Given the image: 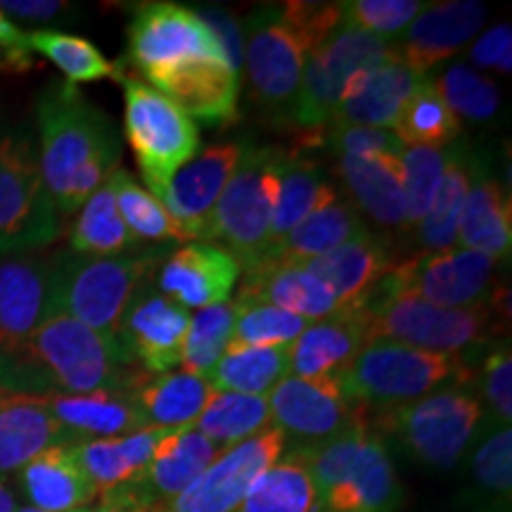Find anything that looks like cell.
<instances>
[{
	"label": "cell",
	"mask_w": 512,
	"mask_h": 512,
	"mask_svg": "<svg viewBox=\"0 0 512 512\" xmlns=\"http://www.w3.org/2000/svg\"><path fill=\"white\" fill-rule=\"evenodd\" d=\"M211 392L214 389L204 377L185 370L164 375H150L143 370L126 394L136 411L143 415L147 427L181 430L195 425Z\"/></svg>",
	"instance_id": "cell-32"
},
{
	"label": "cell",
	"mask_w": 512,
	"mask_h": 512,
	"mask_svg": "<svg viewBox=\"0 0 512 512\" xmlns=\"http://www.w3.org/2000/svg\"><path fill=\"white\" fill-rule=\"evenodd\" d=\"M91 510H81V512H91ZM15 512H43V510H36V508H31V505H27V508H17Z\"/></svg>",
	"instance_id": "cell-59"
},
{
	"label": "cell",
	"mask_w": 512,
	"mask_h": 512,
	"mask_svg": "<svg viewBox=\"0 0 512 512\" xmlns=\"http://www.w3.org/2000/svg\"><path fill=\"white\" fill-rule=\"evenodd\" d=\"M17 486L31 508L43 512H81L100 501L86 472L76 463L72 444L50 446L17 472Z\"/></svg>",
	"instance_id": "cell-27"
},
{
	"label": "cell",
	"mask_w": 512,
	"mask_h": 512,
	"mask_svg": "<svg viewBox=\"0 0 512 512\" xmlns=\"http://www.w3.org/2000/svg\"><path fill=\"white\" fill-rule=\"evenodd\" d=\"M46 399L50 413L76 441L126 437V434L147 430L143 415L136 411L128 394H50Z\"/></svg>",
	"instance_id": "cell-35"
},
{
	"label": "cell",
	"mask_w": 512,
	"mask_h": 512,
	"mask_svg": "<svg viewBox=\"0 0 512 512\" xmlns=\"http://www.w3.org/2000/svg\"><path fill=\"white\" fill-rule=\"evenodd\" d=\"M366 344V325L361 311H339L335 316L313 320L302 335L287 347L290 375L339 377Z\"/></svg>",
	"instance_id": "cell-29"
},
{
	"label": "cell",
	"mask_w": 512,
	"mask_h": 512,
	"mask_svg": "<svg viewBox=\"0 0 512 512\" xmlns=\"http://www.w3.org/2000/svg\"><path fill=\"white\" fill-rule=\"evenodd\" d=\"M470 60L482 69L510 74L512 69V31L510 24H496L475 41L470 48Z\"/></svg>",
	"instance_id": "cell-53"
},
{
	"label": "cell",
	"mask_w": 512,
	"mask_h": 512,
	"mask_svg": "<svg viewBox=\"0 0 512 512\" xmlns=\"http://www.w3.org/2000/svg\"><path fill=\"white\" fill-rule=\"evenodd\" d=\"M460 131L463 124L448 110L434 81L427 76L401 107L394 124V136L406 147H446L460 136Z\"/></svg>",
	"instance_id": "cell-43"
},
{
	"label": "cell",
	"mask_w": 512,
	"mask_h": 512,
	"mask_svg": "<svg viewBox=\"0 0 512 512\" xmlns=\"http://www.w3.org/2000/svg\"><path fill=\"white\" fill-rule=\"evenodd\" d=\"M60 235V216L38 166V147L22 124L0 119V256L29 254Z\"/></svg>",
	"instance_id": "cell-7"
},
{
	"label": "cell",
	"mask_w": 512,
	"mask_h": 512,
	"mask_svg": "<svg viewBox=\"0 0 512 512\" xmlns=\"http://www.w3.org/2000/svg\"><path fill=\"white\" fill-rule=\"evenodd\" d=\"M382 285L389 292L408 294L444 309H470L489 302L501 278L496 259L453 247L446 252H420L399 259Z\"/></svg>",
	"instance_id": "cell-13"
},
{
	"label": "cell",
	"mask_w": 512,
	"mask_h": 512,
	"mask_svg": "<svg viewBox=\"0 0 512 512\" xmlns=\"http://www.w3.org/2000/svg\"><path fill=\"white\" fill-rule=\"evenodd\" d=\"M339 197L337 188L325 181L320 169L309 159L283 155L280 164L278 200H275L271 221V247L285 240L306 216Z\"/></svg>",
	"instance_id": "cell-37"
},
{
	"label": "cell",
	"mask_w": 512,
	"mask_h": 512,
	"mask_svg": "<svg viewBox=\"0 0 512 512\" xmlns=\"http://www.w3.org/2000/svg\"><path fill=\"white\" fill-rule=\"evenodd\" d=\"M472 368L463 354H437L394 342H368L339 375L344 394L366 415L389 413L396 408L439 392L465 387Z\"/></svg>",
	"instance_id": "cell-4"
},
{
	"label": "cell",
	"mask_w": 512,
	"mask_h": 512,
	"mask_svg": "<svg viewBox=\"0 0 512 512\" xmlns=\"http://www.w3.org/2000/svg\"><path fill=\"white\" fill-rule=\"evenodd\" d=\"M147 83L174 105L207 124H228L238 117L240 74L228 62L188 60L145 74Z\"/></svg>",
	"instance_id": "cell-24"
},
{
	"label": "cell",
	"mask_w": 512,
	"mask_h": 512,
	"mask_svg": "<svg viewBox=\"0 0 512 512\" xmlns=\"http://www.w3.org/2000/svg\"><path fill=\"white\" fill-rule=\"evenodd\" d=\"M55 313L53 261L0 256V389L31 337Z\"/></svg>",
	"instance_id": "cell-15"
},
{
	"label": "cell",
	"mask_w": 512,
	"mask_h": 512,
	"mask_svg": "<svg viewBox=\"0 0 512 512\" xmlns=\"http://www.w3.org/2000/svg\"><path fill=\"white\" fill-rule=\"evenodd\" d=\"M238 299L271 304L306 320H323L339 313L335 294L302 266L252 268L245 273V285Z\"/></svg>",
	"instance_id": "cell-33"
},
{
	"label": "cell",
	"mask_w": 512,
	"mask_h": 512,
	"mask_svg": "<svg viewBox=\"0 0 512 512\" xmlns=\"http://www.w3.org/2000/svg\"><path fill=\"white\" fill-rule=\"evenodd\" d=\"M285 446V434L268 427L226 448L181 496L157 512H235L256 479L283 458Z\"/></svg>",
	"instance_id": "cell-17"
},
{
	"label": "cell",
	"mask_w": 512,
	"mask_h": 512,
	"mask_svg": "<svg viewBox=\"0 0 512 512\" xmlns=\"http://www.w3.org/2000/svg\"><path fill=\"white\" fill-rule=\"evenodd\" d=\"M140 373L143 370L128 366L112 342L67 313L55 311L10 368L3 389L41 396L126 394Z\"/></svg>",
	"instance_id": "cell-2"
},
{
	"label": "cell",
	"mask_w": 512,
	"mask_h": 512,
	"mask_svg": "<svg viewBox=\"0 0 512 512\" xmlns=\"http://www.w3.org/2000/svg\"><path fill=\"white\" fill-rule=\"evenodd\" d=\"M245 145L242 140H228L207 147L181 166L157 195L192 242H209L214 209L238 169Z\"/></svg>",
	"instance_id": "cell-19"
},
{
	"label": "cell",
	"mask_w": 512,
	"mask_h": 512,
	"mask_svg": "<svg viewBox=\"0 0 512 512\" xmlns=\"http://www.w3.org/2000/svg\"><path fill=\"white\" fill-rule=\"evenodd\" d=\"M458 245L503 261L512 247V202L508 188L496 178L477 174L467 192L458 223Z\"/></svg>",
	"instance_id": "cell-34"
},
{
	"label": "cell",
	"mask_w": 512,
	"mask_h": 512,
	"mask_svg": "<svg viewBox=\"0 0 512 512\" xmlns=\"http://www.w3.org/2000/svg\"><path fill=\"white\" fill-rule=\"evenodd\" d=\"M368 342H394L406 347L463 354L491 339H508L510 287L498 285L489 302L470 309H444L380 285L361 309Z\"/></svg>",
	"instance_id": "cell-3"
},
{
	"label": "cell",
	"mask_w": 512,
	"mask_h": 512,
	"mask_svg": "<svg viewBox=\"0 0 512 512\" xmlns=\"http://www.w3.org/2000/svg\"><path fill=\"white\" fill-rule=\"evenodd\" d=\"M166 432L169 430L147 427L126 437L81 439L74 441L72 451L76 463L98 489V496L105 498L143 475Z\"/></svg>",
	"instance_id": "cell-31"
},
{
	"label": "cell",
	"mask_w": 512,
	"mask_h": 512,
	"mask_svg": "<svg viewBox=\"0 0 512 512\" xmlns=\"http://www.w3.org/2000/svg\"><path fill=\"white\" fill-rule=\"evenodd\" d=\"M128 57L145 74L188 60L228 62L204 19L178 3L140 5L128 27Z\"/></svg>",
	"instance_id": "cell-16"
},
{
	"label": "cell",
	"mask_w": 512,
	"mask_h": 512,
	"mask_svg": "<svg viewBox=\"0 0 512 512\" xmlns=\"http://www.w3.org/2000/svg\"><path fill=\"white\" fill-rule=\"evenodd\" d=\"M422 8L425 3L418 0H351L342 3V24L389 41L408 29Z\"/></svg>",
	"instance_id": "cell-50"
},
{
	"label": "cell",
	"mask_w": 512,
	"mask_h": 512,
	"mask_svg": "<svg viewBox=\"0 0 512 512\" xmlns=\"http://www.w3.org/2000/svg\"><path fill=\"white\" fill-rule=\"evenodd\" d=\"M482 394L496 425L510 427L512 420V354L505 342L484 358Z\"/></svg>",
	"instance_id": "cell-52"
},
{
	"label": "cell",
	"mask_w": 512,
	"mask_h": 512,
	"mask_svg": "<svg viewBox=\"0 0 512 512\" xmlns=\"http://www.w3.org/2000/svg\"><path fill=\"white\" fill-rule=\"evenodd\" d=\"M287 375V347H228L207 382L214 392L268 396Z\"/></svg>",
	"instance_id": "cell-39"
},
{
	"label": "cell",
	"mask_w": 512,
	"mask_h": 512,
	"mask_svg": "<svg viewBox=\"0 0 512 512\" xmlns=\"http://www.w3.org/2000/svg\"><path fill=\"white\" fill-rule=\"evenodd\" d=\"M366 230L363 216L358 214L354 204L335 197V200L313 211L311 216H306L285 240L268 249V254L254 268L304 266L318 256L332 252V249L342 247L344 242L358 238Z\"/></svg>",
	"instance_id": "cell-30"
},
{
	"label": "cell",
	"mask_w": 512,
	"mask_h": 512,
	"mask_svg": "<svg viewBox=\"0 0 512 512\" xmlns=\"http://www.w3.org/2000/svg\"><path fill=\"white\" fill-rule=\"evenodd\" d=\"M15 510H17V498L12 494L8 482L0 477V512H15Z\"/></svg>",
	"instance_id": "cell-58"
},
{
	"label": "cell",
	"mask_w": 512,
	"mask_h": 512,
	"mask_svg": "<svg viewBox=\"0 0 512 512\" xmlns=\"http://www.w3.org/2000/svg\"><path fill=\"white\" fill-rule=\"evenodd\" d=\"M425 76L394 60L358 72L339 100L330 126L392 128L401 107L415 93Z\"/></svg>",
	"instance_id": "cell-25"
},
{
	"label": "cell",
	"mask_w": 512,
	"mask_h": 512,
	"mask_svg": "<svg viewBox=\"0 0 512 512\" xmlns=\"http://www.w3.org/2000/svg\"><path fill=\"white\" fill-rule=\"evenodd\" d=\"M69 242L74 254L86 256H117L136 245L121 219L110 181L100 185L79 209Z\"/></svg>",
	"instance_id": "cell-41"
},
{
	"label": "cell",
	"mask_w": 512,
	"mask_h": 512,
	"mask_svg": "<svg viewBox=\"0 0 512 512\" xmlns=\"http://www.w3.org/2000/svg\"><path fill=\"white\" fill-rule=\"evenodd\" d=\"M126 95V140L152 195H159L169 178L200 152L195 121L155 86L136 74H121Z\"/></svg>",
	"instance_id": "cell-10"
},
{
	"label": "cell",
	"mask_w": 512,
	"mask_h": 512,
	"mask_svg": "<svg viewBox=\"0 0 512 512\" xmlns=\"http://www.w3.org/2000/svg\"><path fill=\"white\" fill-rule=\"evenodd\" d=\"M197 15L204 19V24L211 29V34L216 36L219 46L226 53L230 67L240 74L242 69V53H245V41H242V29L238 19L230 15L223 8H200L195 10Z\"/></svg>",
	"instance_id": "cell-54"
},
{
	"label": "cell",
	"mask_w": 512,
	"mask_h": 512,
	"mask_svg": "<svg viewBox=\"0 0 512 512\" xmlns=\"http://www.w3.org/2000/svg\"><path fill=\"white\" fill-rule=\"evenodd\" d=\"M470 475L477 491L484 496L505 498L508 503L512 489V430L510 427L496 425L486 437L477 444L472 453Z\"/></svg>",
	"instance_id": "cell-49"
},
{
	"label": "cell",
	"mask_w": 512,
	"mask_h": 512,
	"mask_svg": "<svg viewBox=\"0 0 512 512\" xmlns=\"http://www.w3.org/2000/svg\"><path fill=\"white\" fill-rule=\"evenodd\" d=\"M337 176L358 214L384 230L406 228L399 157H339Z\"/></svg>",
	"instance_id": "cell-28"
},
{
	"label": "cell",
	"mask_w": 512,
	"mask_h": 512,
	"mask_svg": "<svg viewBox=\"0 0 512 512\" xmlns=\"http://www.w3.org/2000/svg\"><path fill=\"white\" fill-rule=\"evenodd\" d=\"M283 150L247 143L211 219V240L252 271L271 249V221L278 200Z\"/></svg>",
	"instance_id": "cell-8"
},
{
	"label": "cell",
	"mask_w": 512,
	"mask_h": 512,
	"mask_svg": "<svg viewBox=\"0 0 512 512\" xmlns=\"http://www.w3.org/2000/svg\"><path fill=\"white\" fill-rule=\"evenodd\" d=\"M484 408L465 387H446L422 399L380 413L370 430L394 432L420 465L437 472L453 470L475 439Z\"/></svg>",
	"instance_id": "cell-9"
},
{
	"label": "cell",
	"mask_w": 512,
	"mask_h": 512,
	"mask_svg": "<svg viewBox=\"0 0 512 512\" xmlns=\"http://www.w3.org/2000/svg\"><path fill=\"white\" fill-rule=\"evenodd\" d=\"M339 157H401L403 145L394 131L368 126H328L323 136Z\"/></svg>",
	"instance_id": "cell-51"
},
{
	"label": "cell",
	"mask_w": 512,
	"mask_h": 512,
	"mask_svg": "<svg viewBox=\"0 0 512 512\" xmlns=\"http://www.w3.org/2000/svg\"><path fill=\"white\" fill-rule=\"evenodd\" d=\"M503 512H510V510H508V508H505V510H503Z\"/></svg>",
	"instance_id": "cell-60"
},
{
	"label": "cell",
	"mask_w": 512,
	"mask_h": 512,
	"mask_svg": "<svg viewBox=\"0 0 512 512\" xmlns=\"http://www.w3.org/2000/svg\"><path fill=\"white\" fill-rule=\"evenodd\" d=\"M394 60L399 57H396L392 41L339 24L306 60L297 102H294L290 117L292 124L311 133L313 140H320L335 117L349 81L358 72Z\"/></svg>",
	"instance_id": "cell-11"
},
{
	"label": "cell",
	"mask_w": 512,
	"mask_h": 512,
	"mask_svg": "<svg viewBox=\"0 0 512 512\" xmlns=\"http://www.w3.org/2000/svg\"><path fill=\"white\" fill-rule=\"evenodd\" d=\"M157 266L155 254L86 256L72 252L57 256L53 259L55 311L88 325L119 349V328L126 309L133 297L155 280Z\"/></svg>",
	"instance_id": "cell-5"
},
{
	"label": "cell",
	"mask_w": 512,
	"mask_h": 512,
	"mask_svg": "<svg viewBox=\"0 0 512 512\" xmlns=\"http://www.w3.org/2000/svg\"><path fill=\"white\" fill-rule=\"evenodd\" d=\"M486 19V5L479 0H446L427 3L408 24L406 34L394 43L396 57L408 69L425 76L437 64L453 57L479 34Z\"/></svg>",
	"instance_id": "cell-22"
},
{
	"label": "cell",
	"mask_w": 512,
	"mask_h": 512,
	"mask_svg": "<svg viewBox=\"0 0 512 512\" xmlns=\"http://www.w3.org/2000/svg\"><path fill=\"white\" fill-rule=\"evenodd\" d=\"M91 512H140V510L133 508V505L128 503L124 496L110 494V496L100 498V505L98 508H93Z\"/></svg>",
	"instance_id": "cell-57"
},
{
	"label": "cell",
	"mask_w": 512,
	"mask_h": 512,
	"mask_svg": "<svg viewBox=\"0 0 512 512\" xmlns=\"http://www.w3.org/2000/svg\"><path fill=\"white\" fill-rule=\"evenodd\" d=\"M434 88L458 119L475 121V124L491 121L501 107L496 83L463 62L448 67L439 81H434Z\"/></svg>",
	"instance_id": "cell-48"
},
{
	"label": "cell",
	"mask_w": 512,
	"mask_h": 512,
	"mask_svg": "<svg viewBox=\"0 0 512 512\" xmlns=\"http://www.w3.org/2000/svg\"><path fill=\"white\" fill-rule=\"evenodd\" d=\"M252 100L273 117H292L306 60L313 53L311 43L292 27L280 8H261L249 15L242 29Z\"/></svg>",
	"instance_id": "cell-12"
},
{
	"label": "cell",
	"mask_w": 512,
	"mask_h": 512,
	"mask_svg": "<svg viewBox=\"0 0 512 512\" xmlns=\"http://www.w3.org/2000/svg\"><path fill=\"white\" fill-rule=\"evenodd\" d=\"M403 202H406V228H415L430 211L441 178L448 164L446 147H403Z\"/></svg>",
	"instance_id": "cell-47"
},
{
	"label": "cell",
	"mask_w": 512,
	"mask_h": 512,
	"mask_svg": "<svg viewBox=\"0 0 512 512\" xmlns=\"http://www.w3.org/2000/svg\"><path fill=\"white\" fill-rule=\"evenodd\" d=\"M41 394L0 389V477L19 472L50 446L74 444Z\"/></svg>",
	"instance_id": "cell-26"
},
{
	"label": "cell",
	"mask_w": 512,
	"mask_h": 512,
	"mask_svg": "<svg viewBox=\"0 0 512 512\" xmlns=\"http://www.w3.org/2000/svg\"><path fill=\"white\" fill-rule=\"evenodd\" d=\"M195 427L221 451L271 427L268 396L211 392Z\"/></svg>",
	"instance_id": "cell-40"
},
{
	"label": "cell",
	"mask_w": 512,
	"mask_h": 512,
	"mask_svg": "<svg viewBox=\"0 0 512 512\" xmlns=\"http://www.w3.org/2000/svg\"><path fill=\"white\" fill-rule=\"evenodd\" d=\"M235 328V302H221L207 309H200L190 318L188 335L183 344L181 366L185 373H192L207 380L216 363L221 361L230 347Z\"/></svg>",
	"instance_id": "cell-45"
},
{
	"label": "cell",
	"mask_w": 512,
	"mask_h": 512,
	"mask_svg": "<svg viewBox=\"0 0 512 512\" xmlns=\"http://www.w3.org/2000/svg\"><path fill=\"white\" fill-rule=\"evenodd\" d=\"M242 268L233 254L211 242H185L155 271V287L183 309L228 302Z\"/></svg>",
	"instance_id": "cell-21"
},
{
	"label": "cell",
	"mask_w": 512,
	"mask_h": 512,
	"mask_svg": "<svg viewBox=\"0 0 512 512\" xmlns=\"http://www.w3.org/2000/svg\"><path fill=\"white\" fill-rule=\"evenodd\" d=\"M219 456L221 448L195 425L169 430L157 444L143 475L112 494L124 496L140 512H157L181 496Z\"/></svg>",
	"instance_id": "cell-20"
},
{
	"label": "cell",
	"mask_w": 512,
	"mask_h": 512,
	"mask_svg": "<svg viewBox=\"0 0 512 512\" xmlns=\"http://www.w3.org/2000/svg\"><path fill=\"white\" fill-rule=\"evenodd\" d=\"M313 320L271 304L235 299V328L230 347H290Z\"/></svg>",
	"instance_id": "cell-46"
},
{
	"label": "cell",
	"mask_w": 512,
	"mask_h": 512,
	"mask_svg": "<svg viewBox=\"0 0 512 512\" xmlns=\"http://www.w3.org/2000/svg\"><path fill=\"white\" fill-rule=\"evenodd\" d=\"M38 166L60 219L86 204L121 162L114 121L69 81H53L36 105Z\"/></svg>",
	"instance_id": "cell-1"
},
{
	"label": "cell",
	"mask_w": 512,
	"mask_h": 512,
	"mask_svg": "<svg viewBox=\"0 0 512 512\" xmlns=\"http://www.w3.org/2000/svg\"><path fill=\"white\" fill-rule=\"evenodd\" d=\"M302 453L323 512H394L401 505L396 467L380 432L368 425Z\"/></svg>",
	"instance_id": "cell-6"
},
{
	"label": "cell",
	"mask_w": 512,
	"mask_h": 512,
	"mask_svg": "<svg viewBox=\"0 0 512 512\" xmlns=\"http://www.w3.org/2000/svg\"><path fill=\"white\" fill-rule=\"evenodd\" d=\"M188 328V309L164 297L152 280L126 309L119 328V349L128 366L150 375L174 373V368L181 366Z\"/></svg>",
	"instance_id": "cell-18"
},
{
	"label": "cell",
	"mask_w": 512,
	"mask_h": 512,
	"mask_svg": "<svg viewBox=\"0 0 512 512\" xmlns=\"http://www.w3.org/2000/svg\"><path fill=\"white\" fill-rule=\"evenodd\" d=\"M396 264L392 245L366 230L302 268L335 294L339 311H361Z\"/></svg>",
	"instance_id": "cell-23"
},
{
	"label": "cell",
	"mask_w": 512,
	"mask_h": 512,
	"mask_svg": "<svg viewBox=\"0 0 512 512\" xmlns=\"http://www.w3.org/2000/svg\"><path fill=\"white\" fill-rule=\"evenodd\" d=\"M114 200L117 209L124 219L128 233L136 242H192L190 235L178 226L174 216L166 211L162 202L152 195L150 190L143 188L133 174L126 169L114 171L112 178Z\"/></svg>",
	"instance_id": "cell-42"
},
{
	"label": "cell",
	"mask_w": 512,
	"mask_h": 512,
	"mask_svg": "<svg viewBox=\"0 0 512 512\" xmlns=\"http://www.w3.org/2000/svg\"><path fill=\"white\" fill-rule=\"evenodd\" d=\"M477 162L465 152V147H451L448 150V164L441 178L437 195L430 211L415 226V242L422 252H446L458 247V223L463 214L467 192L475 181Z\"/></svg>",
	"instance_id": "cell-36"
},
{
	"label": "cell",
	"mask_w": 512,
	"mask_h": 512,
	"mask_svg": "<svg viewBox=\"0 0 512 512\" xmlns=\"http://www.w3.org/2000/svg\"><path fill=\"white\" fill-rule=\"evenodd\" d=\"M29 48L41 53L67 76L69 83H91L100 79H121V67L110 62L86 38L55 29H38L27 34Z\"/></svg>",
	"instance_id": "cell-44"
},
{
	"label": "cell",
	"mask_w": 512,
	"mask_h": 512,
	"mask_svg": "<svg viewBox=\"0 0 512 512\" xmlns=\"http://www.w3.org/2000/svg\"><path fill=\"white\" fill-rule=\"evenodd\" d=\"M235 512H323L304 453L290 451L268 467Z\"/></svg>",
	"instance_id": "cell-38"
},
{
	"label": "cell",
	"mask_w": 512,
	"mask_h": 512,
	"mask_svg": "<svg viewBox=\"0 0 512 512\" xmlns=\"http://www.w3.org/2000/svg\"><path fill=\"white\" fill-rule=\"evenodd\" d=\"M0 12L22 22H50V19L69 15L72 5L60 3V0H0Z\"/></svg>",
	"instance_id": "cell-56"
},
{
	"label": "cell",
	"mask_w": 512,
	"mask_h": 512,
	"mask_svg": "<svg viewBox=\"0 0 512 512\" xmlns=\"http://www.w3.org/2000/svg\"><path fill=\"white\" fill-rule=\"evenodd\" d=\"M31 53L29 38L22 29L15 27L8 17L0 12V69L8 72H27L31 69Z\"/></svg>",
	"instance_id": "cell-55"
},
{
	"label": "cell",
	"mask_w": 512,
	"mask_h": 512,
	"mask_svg": "<svg viewBox=\"0 0 512 512\" xmlns=\"http://www.w3.org/2000/svg\"><path fill=\"white\" fill-rule=\"evenodd\" d=\"M271 422L294 439L297 451H309L368 425V415L344 394L339 377L287 375L268 394ZM370 427V425H368Z\"/></svg>",
	"instance_id": "cell-14"
}]
</instances>
